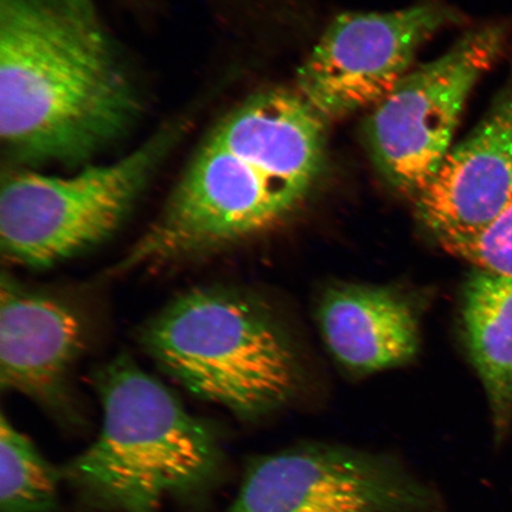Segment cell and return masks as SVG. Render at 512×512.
I'll list each match as a JSON object with an SVG mask.
<instances>
[{
  "label": "cell",
  "instance_id": "cell-1",
  "mask_svg": "<svg viewBox=\"0 0 512 512\" xmlns=\"http://www.w3.org/2000/svg\"><path fill=\"white\" fill-rule=\"evenodd\" d=\"M140 110L93 0H0V139L11 165L82 168Z\"/></svg>",
  "mask_w": 512,
  "mask_h": 512
},
{
  "label": "cell",
  "instance_id": "cell-2",
  "mask_svg": "<svg viewBox=\"0 0 512 512\" xmlns=\"http://www.w3.org/2000/svg\"><path fill=\"white\" fill-rule=\"evenodd\" d=\"M102 427L94 444L61 471L92 507L157 512L166 497H190L213 483L219 441L168 388L125 355L100 371Z\"/></svg>",
  "mask_w": 512,
  "mask_h": 512
},
{
  "label": "cell",
  "instance_id": "cell-3",
  "mask_svg": "<svg viewBox=\"0 0 512 512\" xmlns=\"http://www.w3.org/2000/svg\"><path fill=\"white\" fill-rule=\"evenodd\" d=\"M145 351L202 400L258 418L290 398L292 349L272 319L241 294L219 287L182 294L145 325Z\"/></svg>",
  "mask_w": 512,
  "mask_h": 512
},
{
  "label": "cell",
  "instance_id": "cell-4",
  "mask_svg": "<svg viewBox=\"0 0 512 512\" xmlns=\"http://www.w3.org/2000/svg\"><path fill=\"white\" fill-rule=\"evenodd\" d=\"M183 126L182 121L169 124L126 156L87 164L67 176L10 170L0 191L4 259L41 270L111 238L181 138Z\"/></svg>",
  "mask_w": 512,
  "mask_h": 512
},
{
  "label": "cell",
  "instance_id": "cell-5",
  "mask_svg": "<svg viewBox=\"0 0 512 512\" xmlns=\"http://www.w3.org/2000/svg\"><path fill=\"white\" fill-rule=\"evenodd\" d=\"M507 44L503 25L467 32L444 55L409 72L364 125L371 159L389 184L418 195L452 147L466 100Z\"/></svg>",
  "mask_w": 512,
  "mask_h": 512
},
{
  "label": "cell",
  "instance_id": "cell-6",
  "mask_svg": "<svg viewBox=\"0 0 512 512\" xmlns=\"http://www.w3.org/2000/svg\"><path fill=\"white\" fill-rule=\"evenodd\" d=\"M456 19L437 0L339 15L299 68L297 92L325 121L376 106L409 73L419 49Z\"/></svg>",
  "mask_w": 512,
  "mask_h": 512
},
{
  "label": "cell",
  "instance_id": "cell-7",
  "mask_svg": "<svg viewBox=\"0 0 512 512\" xmlns=\"http://www.w3.org/2000/svg\"><path fill=\"white\" fill-rule=\"evenodd\" d=\"M435 503L392 459L306 445L254 460L228 512H437Z\"/></svg>",
  "mask_w": 512,
  "mask_h": 512
},
{
  "label": "cell",
  "instance_id": "cell-8",
  "mask_svg": "<svg viewBox=\"0 0 512 512\" xmlns=\"http://www.w3.org/2000/svg\"><path fill=\"white\" fill-rule=\"evenodd\" d=\"M416 197L438 240L482 232L512 202V66L501 91Z\"/></svg>",
  "mask_w": 512,
  "mask_h": 512
},
{
  "label": "cell",
  "instance_id": "cell-9",
  "mask_svg": "<svg viewBox=\"0 0 512 512\" xmlns=\"http://www.w3.org/2000/svg\"><path fill=\"white\" fill-rule=\"evenodd\" d=\"M86 342L85 323L73 306L29 290L8 274L0 281V383L59 409L67 380Z\"/></svg>",
  "mask_w": 512,
  "mask_h": 512
},
{
  "label": "cell",
  "instance_id": "cell-10",
  "mask_svg": "<svg viewBox=\"0 0 512 512\" xmlns=\"http://www.w3.org/2000/svg\"><path fill=\"white\" fill-rule=\"evenodd\" d=\"M325 123L297 91L268 89L229 112L207 138L273 181L307 191L323 170Z\"/></svg>",
  "mask_w": 512,
  "mask_h": 512
},
{
  "label": "cell",
  "instance_id": "cell-11",
  "mask_svg": "<svg viewBox=\"0 0 512 512\" xmlns=\"http://www.w3.org/2000/svg\"><path fill=\"white\" fill-rule=\"evenodd\" d=\"M318 316L332 355L356 373L402 366L418 352L419 323L412 305L383 288H331Z\"/></svg>",
  "mask_w": 512,
  "mask_h": 512
},
{
  "label": "cell",
  "instance_id": "cell-12",
  "mask_svg": "<svg viewBox=\"0 0 512 512\" xmlns=\"http://www.w3.org/2000/svg\"><path fill=\"white\" fill-rule=\"evenodd\" d=\"M467 350L483 384L496 448L512 432V280L475 270L465 285Z\"/></svg>",
  "mask_w": 512,
  "mask_h": 512
},
{
  "label": "cell",
  "instance_id": "cell-13",
  "mask_svg": "<svg viewBox=\"0 0 512 512\" xmlns=\"http://www.w3.org/2000/svg\"><path fill=\"white\" fill-rule=\"evenodd\" d=\"M0 512H53L62 478L11 422H0Z\"/></svg>",
  "mask_w": 512,
  "mask_h": 512
},
{
  "label": "cell",
  "instance_id": "cell-14",
  "mask_svg": "<svg viewBox=\"0 0 512 512\" xmlns=\"http://www.w3.org/2000/svg\"><path fill=\"white\" fill-rule=\"evenodd\" d=\"M439 242L446 252L470 262L476 270L512 280V202L482 232Z\"/></svg>",
  "mask_w": 512,
  "mask_h": 512
}]
</instances>
